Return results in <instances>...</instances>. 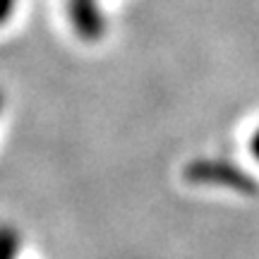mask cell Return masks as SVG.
Segmentation results:
<instances>
[{
  "mask_svg": "<svg viewBox=\"0 0 259 259\" xmlns=\"http://www.w3.org/2000/svg\"><path fill=\"white\" fill-rule=\"evenodd\" d=\"M19 247H22V240H19L17 228L0 223V259H17Z\"/></svg>",
  "mask_w": 259,
  "mask_h": 259,
  "instance_id": "obj_2",
  "label": "cell"
},
{
  "mask_svg": "<svg viewBox=\"0 0 259 259\" xmlns=\"http://www.w3.org/2000/svg\"><path fill=\"white\" fill-rule=\"evenodd\" d=\"M17 3L19 0H0V29L12 22L15 12H17Z\"/></svg>",
  "mask_w": 259,
  "mask_h": 259,
  "instance_id": "obj_3",
  "label": "cell"
},
{
  "mask_svg": "<svg viewBox=\"0 0 259 259\" xmlns=\"http://www.w3.org/2000/svg\"><path fill=\"white\" fill-rule=\"evenodd\" d=\"M3 103H5V99H3V92H0V111H3Z\"/></svg>",
  "mask_w": 259,
  "mask_h": 259,
  "instance_id": "obj_5",
  "label": "cell"
},
{
  "mask_svg": "<svg viewBox=\"0 0 259 259\" xmlns=\"http://www.w3.org/2000/svg\"><path fill=\"white\" fill-rule=\"evenodd\" d=\"M67 22L77 36L87 44H96L106 36L108 22L103 15L99 0H65Z\"/></svg>",
  "mask_w": 259,
  "mask_h": 259,
  "instance_id": "obj_1",
  "label": "cell"
},
{
  "mask_svg": "<svg viewBox=\"0 0 259 259\" xmlns=\"http://www.w3.org/2000/svg\"><path fill=\"white\" fill-rule=\"evenodd\" d=\"M250 151H252V156L259 161V127L254 130V135H252V139H250Z\"/></svg>",
  "mask_w": 259,
  "mask_h": 259,
  "instance_id": "obj_4",
  "label": "cell"
}]
</instances>
